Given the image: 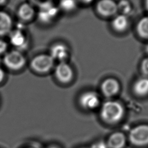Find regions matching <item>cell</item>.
<instances>
[{
  "label": "cell",
  "mask_w": 148,
  "mask_h": 148,
  "mask_svg": "<svg viewBox=\"0 0 148 148\" xmlns=\"http://www.w3.org/2000/svg\"><path fill=\"white\" fill-rule=\"evenodd\" d=\"M128 25V20L127 16L124 14H119L116 16L112 21L113 28L117 32L124 31Z\"/></svg>",
  "instance_id": "2e32d148"
},
{
  "label": "cell",
  "mask_w": 148,
  "mask_h": 148,
  "mask_svg": "<svg viewBox=\"0 0 148 148\" xmlns=\"http://www.w3.org/2000/svg\"><path fill=\"white\" fill-rule=\"evenodd\" d=\"M117 4L118 12L119 11L121 14L126 16L132 10V6L128 0H120Z\"/></svg>",
  "instance_id": "d6986e66"
},
{
  "label": "cell",
  "mask_w": 148,
  "mask_h": 148,
  "mask_svg": "<svg viewBox=\"0 0 148 148\" xmlns=\"http://www.w3.org/2000/svg\"><path fill=\"white\" fill-rule=\"evenodd\" d=\"M120 86L117 80L114 78L109 77L105 79L101 85V90L106 97H112L116 95L120 91Z\"/></svg>",
  "instance_id": "7c38bea8"
},
{
  "label": "cell",
  "mask_w": 148,
  "mask_h": 148,
  "mask_svg": "<svg viewBox=\"0 0 148 148\" xmlns=\"http://www.w3.org/2000/svg\"><path fill=\"white\" fill-rule=\"evenodd\" d=\"M91 148H108L106 143H105L102 141H100L98 142H97Z\"/></svg>",
  "instance_id": "603a6c76"
},
{
  "label": "cell",
  "mask_w": 148,
  "mask_h": 148,
  "mask_svg": "<svg viewBox=\"0 0 148 148\" xmlns=\"http://www.w3.org/2000/svg\"><path fill=\"white\" fill-rule=\"evenodd\" d=\"M35 7L38 8L45 4L53 2V0H29L28 1Z\"/></svg>",
  "instance_id": "44dd1931"
},
{
  "label": "cell",
  "mask_w": 148,
  "mask_h": 148,
  "mask_svg": "<svg viewBox=\"0 0 148 148\" xmlns=\"http://www.w3.org/2000/svg\"><path fill=\"white\" fill-rule=\"evenodd\" d=\"M146 52L148 53V45L146 46Z\"/></svg>",
  "instance_id": "83f0119b"
},
{
  "label": "cell",
  "mask_w": 148,
  "mask_h": 148,
  "mask_svg": "<svg viewBox=\"0 0 148 148\" xmlns=\"http://www.w3.org/2000/svg\"><path fill=\"white\" fill-rule=\"evenodd\" d=\"M55 61L49 54H39L31 60L29 66L34 72L44 75L50 72L55 66Z\"/></svg>",
  "instance_id": "3957f363"
},
{
  "label": "cell",
  "mask_w": 148,
  "mask_h": 148,
  "mask_svg": "<svg viewBox=\"0 0 148 148\" xmlns=\"http://www.w3.org/2000/svg\"><path fill=\"white\" fill-rule=\"evenodd\" d=\"M5 76H6V73L4 69H3L2 68L0 67V84L4 80L5 78Z\"/></svg>",
  "instance_id": "cb8c5ba5"
},
{
  "label": "cell",
  "mask_w": 148,
  "mask_h": 148,
  "mask_svg": "<svg viewBox=\"0 0 148 148\" xmlns=\"http://www.w3.org/2000/svg\"><path fill=\"white\" fill-rule=\"evenodd\" d=\"M9 44L8 43L0 38V55H4L8 51Z\"/></svg>",
  "instance_id": "7402d4cb"
},
{
  "label": "cell",
  "mask_w": 148,
  "mask_h": 148,
  "mask_svg": "<svg viewBox=\"0 0 148 148\" xmlns=\"http://www.w3.org/2000/svg\"><path fill=\"white\" fill-rule=\"evenodd\" d=\"M49 148H58V147H55V146H51V147H49Z\"/></svg>",
  "instance_id": "f1b7e54d"
},
{
  "label": "cell",
  "mask_w": 148,
  "mask_h": 148,
  "mask_svg": "<svg viewBox=\"0 0 148 148\" xmlns=\"http://www.w3.org/2000/svg\"><path fill=\"white\" fill-rule=\"evenodd\" d=\"M77 3V0H59L57 6L60 12L70 13L76 9Z\"/></svg>",
  "instance_id": "ac0fdd59"
},
{
  "label": "cell",
  "mask_w": 148,
  "mask_h": 148,
  "mask_svg": "<svg viewBox=\"0 0 148 148\" xmlns=\"http://www.w3.org/2000/svg\"><path fill=\"white\" fill-rule=\"evenodd\" d=\"M11 16L6 12L0 10V37L8 35L13 29Z\"/></svg>",
  "instance_id": "4fadbf2b"
},
{
  "label": "cell",
  "mask_w": 148,
  "mask_h": 148,
  "mask_svg": "<svg viewBox=\"0 0 148 148\" xmlns=\"http://www.w3.org/2000/svg\"><path fill=\"white\" fill-rule=\"evenodd\" d=\"M124 114V109L123 105L115 101L105 102L102 105L100 111L101 119L109 124L119 122L123 118Z\"/></svg>",
  "instance_id": "6da1fadb"
},
{
  "label": "cell",
  "mask_w": 148,
  "mask_h": 148,
  "mask_svg": "<svg viewBox=\"0 0 148 148\" xmlns=\"http://www.w3.org/2000/svg\"><path fill=\"white\" fill-rule=\"evenodd\" d=\"M128 139L135 146L148 145V124H141L133 127L130 131Z\"/></svg>",
  "instance_id": "5b68a950"
},
{
  "label": "cell",
  "mask_w": 148,
  "mask_h": 148,
  "mask_svg": "<svg viewBox=\"0 0 148 148\" xmlns=\"http://www.w3.org/2000/svg\"><path fill=\"white\" fill-rule=\"evenodd\" d=\"M56 79L61 83L68 84L74 77V71L68 62H58L54 68Z\"/></svg>",
  "instance_id": "8992f818"
},
{
  "label": "cell",
  "mask_w": 148,
  "mask_h": 148,
  "mask_svg": "<svg viewBox=\"0 0 148 148\" xmlns=\"http://www.w3.org/2000/svg\"><path fill=\"white\" fill-rule=\"evenodd\" d=\"M137 34L143 39H148V16L142 17L136 25Z\"/></svg>",
  "instance_id": "e0dca14e"
},
{
  "label": "cell",
  "mask_w": 148,
  "mask_h": 148,
  "mask_svg": "<svg viewBox=\"0 0 148 148\" xmlns=\"http://www.w3.org/2000/svg\"><path fill=\"white\" fill-rule=\"evenodd\" d=\"M134 93L139 97H144L148 94V77H143L137 79L132 86Z\"/></svg>",
  "instance_id": "9a60e30c"
},
{
  "label": "cell",
  "mask_w": 148,
  "mask_h": 148,
  "mask_svg": "<svg viewBox=\"0 0 148 148\" xmlns=\"http://www.w3.org/2000/svg\"><path fill=\"white\" fill-rule=\"evenodd\" d=\"M36 17L42 24H49L55 21L58 17L60 10L54 2L49 3L37 8Z\"/></svg>",
  "instance_id": "277c9868"
},
{
  "label": "cell",
  "mask_w": 148,
  "mask_h": 148,
  "mask_svg": "<svg viewBox=\"0 0 148 148\" xmlns=\"http://www.w3.org/2000/svg\"><path fill=\"white\" fill-rule=\"evenodd\" d=\"M4 66L9 70L18 71L23 69L27 63V58L23 52L14 49L8 51L3 57Z\"/></svg>",
  "instance_id": "7a4b0ae2"
},
{
  "label": "cell",
  "mask_w": 148,
  "mask_h": 148,
  "mask_svg": "<svg viewBox=\"0 0 148 148\" xmlns=\"http://www.w3.org/2000/svg\"><path fill=\"white\" fill-rule=\"evenodd\" d=\"M16 14L21 23H28L36 17V10L30 2H25L18 6Z\"/></svg>",
  "instance_id": "9c48e42d"
},
{
  "label": "cell",
  "mask_w": 148,
  "mask_h": 148,
  "mask_svg": "<svg viewBox=\"0 0 148 148\" xmlns=\"http://www.w3.org/2000/svg\"><path fill=\"white\" fill-rule=\"evenodd\" d=\"M9 40L15 49L23 51L28 47V38L23 28L13 29L9 34Z\"/></svg>",
  "instance_id": "52a82bcc"
},
{
  "label": "cell",
  "mask_w": 148,
  "mask_h": 148,
  "mask_svg": "<svg viewBox=\"0 0 148 148\" xmlns=\"http://www.w3.org/2000/svg\"><path fill=\"white\" fill-rule=\"evenodd\" d=\"M49 54L56 61L68 62L71 56V51L69 47L62 42L53 43L49 49Z\"/></svg>",
  "instance_id": "ba28073f"
},
{
  "label": "cell",
  "mask_w": 148,
  "mask_h": 148,
  "mask_svg": "<svg viewBox=\"0 0 148 148\" xmlns=\"http://www.w3.org/2000/svg\"><path fill=\"white\" fill-rule=\"evenodd\" d=\"M145 4L147 10L148 11V0H145Z\"/></svg>",
  "instance_id": "4316f807"
},
{
  "label": "cell",
  "mask_w": 148,
  "mask_h": 148,
  "mask_svg": "<svg viewBox=\"0 0 148 148\" xmlns=\"http://www.w3.org/2000/svg\"><path fill=\"white\" fill-rule=\"evenodd\" d=\"M97 13L103 17H110L117 13V4L114 0H99L95 6Z\"/></svg>",
  "instance_id": "8fae6325"
},
{
  "label": "cell",
  "mask_w": 148,
  "mask_h": 148,
  "mask_svg": "<svg viewBox=\"0 0 148 148\" xmlns=\"http://www.w3.org/2000/svg\"><path fill=\"white\" fill-rule=\"evenodd\" d=\"M78 2H80L82 3L87 5V4H89L90 3H91L94 0H77Z\"/></svg>",
  "instance_id": "d4e9b609"
},
{
  "label": "cell",
  "mask_w": 148,
  "mask_h": 148,
  "mask_svg": "<svg viewBox=\"0 0 148 148\" xmlns=\"http://www.w3.org/2000/svg\"><path fill=\"white\" fill-rule=\"evenodd\" d=\"M140 71L145 77H148V57H146L142 61Z\"/></svg>",
  "instance_id": "ffe728a7"
},
{
  "label": "cell",
  "mask_w": 148,
  "mask_h": 148,
  "mask_svg": "<svg viewBox=\"0 0 148 148\" xmlns=\"http://www.w3.org/2000/svg\"><path fill=\"white\" fill-rule=\"evenodd\" d=\"M126 143V137L121 132H115L108 138L106 144L108 148H123Z\"/></svg>",
  "instance_id": "5bb4252c"
},
{
  "label": "cell",
  "mask_w": 148,
  "mask_h": 148,
  "mask_svg": "<svg viewBox=\"0 0 148 148\" xmlns=\"http://www.w3.org/2000/svg\"><path fill=\"white\" fill-rule=\"evenodd\" d=\"M8 0H0V6H2L6 3Z\"/></svg>",
  "instance_id": "484cf974"
},
{
  "label": "cell",
  "mask_w": 148,
  "mask_h": 148,
  "mask_svg": "<svg viewBox=\"0 0 148 148\" xmlns=\"http://www.w3.org/2000/svg\"><path fill=\"white\" fill-rule=\"evenodd\" d=\"M80 106L87 110H92L97 108L100 103L98 94L93 91H88L83 92L79 97Z\"/></svg>",
  "instance_id": "30bf717a"
}]
</instances>
